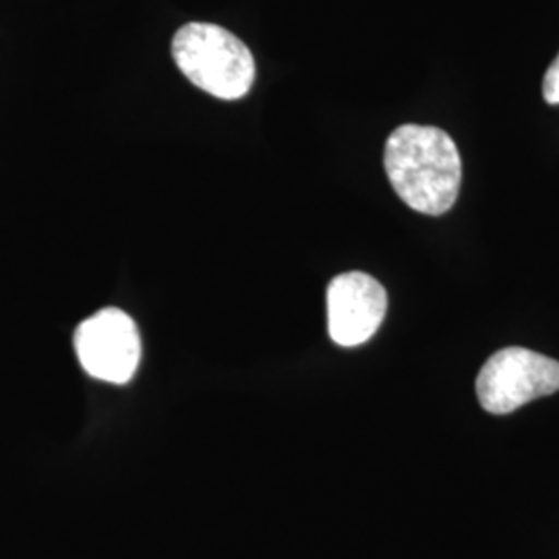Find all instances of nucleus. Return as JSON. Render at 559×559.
<instances>
[{
    "instance_id": "nucleus-1",
    "label": "nucleus",
    "mask_w": 559,
    "mask_h": 559,
    "mask_svg": "<svg viewBox=\"0 0 559 559\" xmlns=\"http://www.w3.org/2000/svg\"><path fill=\"white\" fill-rule=\"evenodd\" d=\"M383 166L400 200L415 212L441 216L459 200V147L438 127H399L385 141Z\"/></svg>"
},
{
    "instance_id": "nucleus-3",
    "label": "nucleus",
    "mask_w": 559,
    "mask_h": 559,
    "mask_svg": "<svg viewBox=\"0 0 559 559\" xmlns=\"http://www.w3.org/2000/svg\"><path fill=\"white\" fill-rule=\"evenodd\" d=\"M475 390L487 413L510 415L531 400L558 392L559 362L528 348L508 346L480 367Z\"/></svg>"
},
{
    "instance_id": "nucleus-5",
    "label": "nucleus",
    "mask_w": 559,
    "mask_h": 559,
    "mask_svg": "<svg viewBox=\"0 0 559 559\" xmlns=\"http://www.w3.org/2000/svg\"><path fill=\"white\" fill-rule=\"evenodd\" d=\"M328 332L338 346L353 348L371 338L388 311V295L365 272H346L328 284Z\"/></svg>"
},
{
    "instance_id": "nucleus-4",
    "label": "nucleus",
    "mask_w": 559,
    "mask_h": 559,
    "mask_svg": "<svg viewBox=\"0 0 559 559\" xmlns=\"http://www.w3.org/2000/svg\"><path fill=\"white\" fill-rule=\"evenodd\" d=\"M73 342L81 367L96 380L127 383L140 367L138 325L119 309H104L81 321Z\"/></svg>"
},
{
    "instance_id": "nucleus-2",
    "label": "nucleus",
    "mask_w": 559,
    "mask_h": 559,
    "mask_svg": "<svg viewBox=\"0 0 559 559\" xmlns=\"http://www.w3.org/2000/svg\"><path fill=\"white\" fill-rule=\"evenodd\" d=\"M180 73L221 100H239L255 81V59L242 41L214 23H187L173 38Z\"/></svg>"
},
{
    "instance_id": "nucleus-6",
    "label": "nucleus",
    "mask_w": 559,
    "mask_h": 559,
    "mask_svg": "<svg viewBox=\"0 0 559 559\" xmlns=\"http://www.w3.org/2000/svg\"><path fill=\"white\" fill-rule=\"evenodd\" d=\"M543 98L547 104H559V55L543 78Z\"/></svg>"
}]
</instances>
